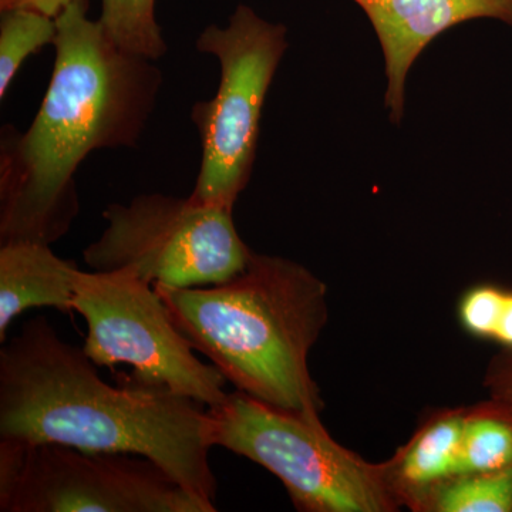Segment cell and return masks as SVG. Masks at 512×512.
<instances>
[{"mask_svg":"<svg viewBox=\"0 0 512 512\" xmlns=\"http://www.w3.org/2000/svg\"><path fill=\"white\" fill-rule=\"evenodd\" d=\"M72 0L56 18L52 77L26 131L0 137V245H52L79 214L76 174L94 151L136 147L163 86L156 60L127 52Z\"/></svg>","mask_w":512,"mask_h":512,"instance_id":"1","label":"cell"},{"mask_svg":"<svg viewBox=\"0 0 512 512\" xmlns=\"http://www.w3.org/2000/svg\"><path fill=\"white\" fill-rule=\"evenodd\" d=\"M204 404L131 375L104 382L83 348L36 316L0 349V440L147 457L214 504Z\"/></svg>","mask_w":512,"mask_h":512,"instance_id":"2","label":"cell"},{"mask_svg":"<svg viewBox=\"0 0 512 512\" xmlns=\"http://www.w3.org/2000/svg\"><path fill=\"white\" fill-rule=\"evenodd\" d=\"M154 288L192 348L239 392L319 416L323 403L308 357L328 323V288L308 268L252 254L247 268L222 284Z\"/></svg>","mask_w":512,"mask_h":512,"instance_id":"3","label":"cell"},{"mask_svg":"<svg viewBox=\"0 0 512 512\" xmlns=\"http://www.w3.org/2000/svg\"><path fill=\"white\" fill-rule=\"evenodd\" d=\"M207 441L266 468L303 512H394L400 505L386 464L340 446L319 416L227 394L207 416Z\"/></svg>","mask_w":512,"mask_h":512,"instance_id":"4","label":"cell"},{"mask_svg":"<svg viewBox=\"0 0 512 512\" xmlns=\"http://www.w3.org/2000/svg\"><path fill=\"white\" fill-rule=\"evenodd\" d=\"M195 46L218 60L220 84L212 99L191 109L201 164L190 198L234 211L254 170L266 94L288 47L286 28L238 5L225 28L207 26Z\"/></svg>","mask_w":512,"mask_h":512,"instance_id":"5","label":"cell"},{"mask_svg":"<svg viewBox=\"0 0 512 512\" xmlns=\"http://www.w3.org/2000/svg\"><path fill=\"white\" fill-rule=\"evenodd\" d=\"M101 237L83 251L93 271L133 269L151 285L222 284L247 268L254 252L239 237L232 211L165 194L111 204Z\"/></svg>","mask_w":512,"mask_h":512,"instance_id":"6","label":"cell"},{"mask_svg":"<svg viewBox=\"0 0 512 512\" xmlns=\"http://www.w3.org/2000/svg\"><path fill=\"white\" fill-rule=\"evenodd\" d=\"M2 512H214L147 457L0 440Z\"/></svg>","mask_w":512,"mask_h":512,"instance_id":"7","label":"cell"},{"mask_svg":"<svg viewBox=\"0 0 512 512\" xmlns=\"http://www.w3.org/2000/svg\"><path fill=\"white\" fill-rule=\"evenodd\" d=\"M74 312L87 323L83 350L96 366L130 365L134 376L212 407L227 379L195 355L160 293L133 271H80Z\"/></svg>","mask_w":512,"mask_h":512,"instance_id":"8","label":"cell"},{"mask_svg":"<svg viewBox=\"0 0 512 512\" xmlns=\"http://www.w3.org/2000/svg\"><path fill=\"white\" fill-rule=\"evenodd\" d=\"M372 22L386 64V106L394 123L404 111L410 67L446 30L490 18L512 26V0H353Z\"/></svg>","mask_w":512,"mask_h":512,"instance_id":"9","label":"cell"},{"mask_svg":"<svg viewBox=\"0 0 512 512\" xmlns=\"http://www.w3.org/2000/svg\"><path fill=\"white\" fill-rule=\"evenodd\" d=\"M466 410H440L394 453L386 464L387 480L402 507L421 512L431 494L460 476Z\"/></svg>","mask_w":512,"mask_h":512,"instance_id":"10","label":"cell"},{"mask_svg":"<svg viewBox=\"0 0 512 512\" xmlns=\"http://www.w3.org/2000/svg\"><path fill=\"white\" fill-rule=\"evenodd\" d=\"M79 274L76 264L59 258L50 245H0V342H5L13 320L29 309L74 312Z\"/></svg>","mask_w":512,"mask_h":512,"instance_id":"11","label":"cell"},{"mask_svg":"<svg viewBox=\"0 0 512 512\" xmlns=\"http://www.w3.org/2000/svg\"><path fill=\"white\" fill-rule=\"evenodd\" d=\"M512 466V406L500 400L467 407L460 476Z\"/></svg>","mask_w":512,"mask_h":512,"instance_id":"12","label":"cell"},{"mask_svg":"<svg viewBox=\"0 0 512 512\" xmlns=\"http://www.w3.org/2000/svg\"><path fill=\"white\" fill-rule=\"evenodd\" d=\"M421 512H512V466L451 478L430 495Z\"/></svg>","mask_w":512,"mask_h":512,"instance_id":"13","label":"cell"},{"mask_svg":"<svg viewBox=\"0 0 512 512\" xmlns=\"http://www.w3.org/2000/svg\"><path fill=\"white\" fill-rule=\"evenodd\" d=\"M56 19L30 9L2 10L0 19V99H5L10 84L28 57L53 45Z\"/></svg>","mask_w":512,"mask_h":512,"instance_id":"14","label":"cell"},{"mask_svg":"<svg viewBox=\"0 0 512 512\" xmlns=\"http://www.w3.org/2000/svg\"><path fill=\"white\" fill-rule=\"evenodd\" d=\"M157 0H101L100 22L127 52L158 60L167 53L156 18Z\"/></svg>","mask_w":512,"mask_h":512,"instance_id":"15","label":"cell"},{"mask_svg":"<svg viewBox=\"0 0 512 512\" xmlns=\"http://www.w3.org/2000/svg\"><path fill=\"white\" fill-rule=\"evenodd\" d=\"M507 291L481 285L464 293L458 305L461 326L476 338L494 339L503 313Z\"/></svg>","mask_w":512,"mask_h":512,"instance_id":"16","label":"cell"},{"mask_svg":"<svg viewBox=\"0 0 512 512\" xmlns=\"http://www.w3.org/2000/svg\"><path fill=\"white\" fill-rule=\"evenodd\" d=\"M485 386L490 390L491 399L512 406V349L495 356L485 373Z\"/></svg>","mask_w":512,"mask_h":512,"instance_id":"17","label":"cell"},{"mask_svg":"<svg viewBox=\"0 0 512 512\" xmlns=\"http://www.w3.org/2000/svg\"><path fill=\"white\" fill-rule=\"evenodd\" d=\"M70 2L72 0H0V10L30 9L56 19Z\"/></svg>","mask_w":512,"mask_h":512,"instance_id":"18","label":"cell"},{"mask_svg":"<svg viewBox=\"0 0 512 512\" xmlns=\"http://www.w3.org/2000/svg\"><path fill=\"white\" fill-rule=\"evenodd\" d=\"M494 340L505 346V349H512V292L510 291L505 295L504 309Z\"/></svg>","mask_w":512,"mask_h":512,"instance_id":"19","label":"cell"}]
</instances>
